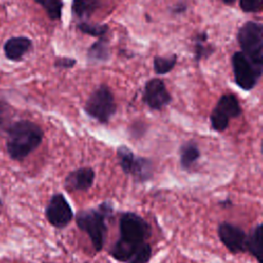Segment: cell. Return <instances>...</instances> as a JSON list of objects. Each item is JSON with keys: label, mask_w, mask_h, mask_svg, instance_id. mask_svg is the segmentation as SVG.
<instances>
[{"label": "cell", "mask_w": 263, "mask_h": 263, "mask_svg": "<svg viewBox=\"0 0 263 263\" xmlns=\"http://www.w3.org/2000/svg\"><path fill=\"white\" fill-rule=\"evenodd\" d=\"M262 224L259 223L254 226L250 233L247 234L246 240V252L250 253L258 263H263L262 259Z\"/></svg>", "instance_id": "cell-15"}, {"label": "cell", "mask_w": 263, "mask_h": 263, "mask_svg": "<svg viewBox=\"0 0 263 263\" xmlns=\"http://www.w3.org/2000/svg\"><path fill=\"white\" fill-rule=\"evenodd\" d=\"M143 101L150 109L159 111L172 102V96L161 79L153 78L145 84Z\"/></svg>", "instance_id": "cell-11"}, {"label": "cell", "mask_w": 263, "mask_h": 263, "mask_svg": "<svg viewBox=\"0 0 263 263\" xmlns=\"http://www.w3.org/2000/svg\"><path fill=\"white\" fill-rule=\"evenodd\" d=\"M206 39H208L206 32H202L201 34H198L196 36L194 51H195V60L197 62H199L203 58H208L213 52L212 47L204 45V42L206 41Z\"/></svg>", "instance_id": "cell-21"}, {"label": "cell", "mask_w": 263, "mask_h": 263, "mask_svg": "<svg viewBox=\"0 0 263 263\" xmlns=\"http://www.w3.org/2000/svg\"><path fill=\"white\" fill-rule=\"evenodd\" d=\"M40 6L43 7L47 16L50 20H60L62 15L63 9V1L62 0H34Z\"/></svg>", "instance_id": "cell-18"}, {"label": "cell", "mask_w": 263, "mask_h": 263, "mask_svg": "<svg viewBox=\"0 0 263 263\" xmlns=\"http://www.w3.org/2000/svg\"><path fill=\"white\" fill-rule=\"evenodd\" d=\"M219 204L222 206V208H230L232 205V201L230 199H223L219 202Z\"/></svg>", "instance_id": "cell-27"}, {"label": "cell", "mask_w": 263, "mask_h": 263, "mask_svg": "<svg viewBox=\"0 0 263 263\" xmlns=\"http://www.w3.org/2000/svg\"><path fill=\"white\" fill-rule=\"evenodd\" d=\"M116 157L118 163L125 175L138 183L150 181L154 176V163L151 159L138 156L125 145H120L116 149Z\"/></svg>", "instance_id": "cell-4"}, {"label": "cell", "mask_w": 263, "mask_h": 263, "mask_svg": "<svg viewBox=\"0 0 263 263\" xmlns=\"http://www.w3.org/2000/svg\"><path fill=\"white\" fill-rule=\"evenodd\" d=\"M237 40L247 58L263 68V27L256 22H247L238 30Z\"/></svg>", "instance_id": "cell-6"}, {"label": "cell", "mask_w": 263, "mask_h": 263, "mask_svg": "<svg viewBox=\"0 0 263 263\" xmlns=\"http://www.w3.org/2000/svg\"><path fill=\"white\" fill-rule=\"evenodd\" d=\"M1 204H2V202H1V199H0V206H1Z\"/></svg>", "instance_id": "cell-29"}, {"label": "cell", "mask_w": 263, "mask_h": 263, "mask_svg": "<svg viewBox=\"0 0 263 263\" xmlns=\"http://www.w3.org/2000/svg\"><path fill=\"white\" fill-rule=\"evenodd\" d=\"M45 217L50 225L63 229L73 220L74 212L64 194L54 193L45 208Z\"/></svg>", "instance_id": "cell-9"}, {"label": "cell", "mask_w": 263, "mask_h": 263, "mask_svg": "<svg viewBox=\"0 0 263 263\" xmlns=\"http://www.w3.org/2000/svg\"><path fill=\"white\" fill-rule=\"evenodd\" d=\"M200 158V150L196 142H184L179 148V160L183 170L189 171Z\"/></svg>", "instance_id": "cell-14"}, {"label": "cell", "mask_w": 263, "mask_h": 263, "mask_svg": "<svg viewBox=\"0 0 263 263\" xmlns=\"http://www.w3.org/2000/svg\"><path fill=\"white\" fill-rule=\"evenodd\" d=\"M95 171L89 166H82L71 171L65 178L64 187L69 192L87 191L93 185Z\"/></svg>", "instance_id": "cell-12"}, {"label": "cell", "mask_w": 263, "mask_h": 263, "mask_svg": "<svg viewBox=\"0 0 263 263\" xmlns=\"http://www.w3.org/2000/svg\"><path fill=\"white\" fill-rule=\"evenodd\" d=\"M112 213V204L105 201L96 208L81 210L75 215L77 227L87 234L96 252H100L104 248L108 231L106 221Z\"/></svg>", "instance_id": "cell-3"}, {"label": "cell", "mask_w": 263, "mask_h": 263, "mask_svg": "<svg viewBox=\"0 0 263 263\" xmlns=\"http://www.w3.org/2000/svg\"><path fill=\"white\" fill-rule=\"evenodd\" d=\"M186 9H187V4L185 2H183V1H181V2H179L178 4H176L173 7V12L179 14V13L184 12Z\"/></svg>", "instance_id": "cell-26"}, {"label": "cell", "mask_w": 263, "mask_h": 263, "mask_svg": "<svg viewBox=\"0 0 263 263\" xmlns=\"http://www.w3.org/2000/svg\"><path fill=\"white\" fill-rule=\"evenodd\" d=\"M83 109L89 117L102 124H107L116 113L117 107L110 88L102 84L89 95Z\"/></svg>", "instance_id": "cell-5"}, {"label": "cell", "mask_w": 263, "mask_h": 263, "mask_svg": "<svg viewBox=\"0 0 263 263\" xmlns=\"http://www.w3.org/2000/svg\"><path fill=\"white\" fill-rule=\"evenodd\" d=\"M151 235V226L140 215L124 212L119 218V238L111 246L110 256L118 262H127Z\"/></svg>", "instance_id": "cell-1"}, {"label": "cell", "mask_w": 263, "mask_h": 263, "mask_svg": "<svg viewBox=\"0 0 263 263\" xmlns=\"http://www.w3.org/2000/svg\"><path fill=\"white\" fill-rule=\"evenodd\" d=\"M152 256V247L149 242L145 241L134 253L126 263H148Z\"/></svg>", "instance_id": "cell-22"}, {"label": "cell", "mask_w": 263, "mask_h": 263, "mask_svg": "<svg viewBox=\"0 0 263 263\" xmlns=\"http://www.w3.org/2000/svg\"><path fill=\"white\" fill-rule=\"evenodd\" d=\"M263 0H240V8L245 12H258L261 10Z\"/></svg>", "instance_id": "cell-23"}, {"label": "cell", "mask_w": 263, "mask_h": 263, "mask_svg": "<svg viewBox=\"0 0 263 263\" xmlns=\"http://www.w3.org/2000/svg\"><path fill=\"white\" fill-rule=\"evenodd\" d=\"M76 64V60L71 59V58H66V57H62V58H58L54 62V66L58 68H63V69H68V68H72L74 67V65Z\"/></svg>", "instance_id": "cell-25"}, {"label": "cell", "mask_w": 263, "mask_h": 263, "mask_svg": "<svg viewBox=\"0 0 263 263\" xmlns=\"http://www.w3.org/2000/svg\"><path fill=\"white\" fill-rule=\"evenodd\" d=\"M43 129L30 120L13 122L7 130L6 149L11 159L21 161L35 151L43 140Z\"/></svg>", "instance_id": "cell-2"}, {"label": "cell", "mask_w": 263, "mask_h": 263, "mask_svg": "<svg viewBox=\"0 0 263 263\" xmlns=\"http://www.w3.org/2000/svg\"><path fill=\"white\" fill-rule=\"evenodd\" d=\"M218 236L231 254L246 252L247 233L239 226L229 222H222L218 226Z\"/></svg>", "instance_id": "cell-10"}, {"label": "cell", "mask_w": 263, "mask_h": 263, "mask_svg": "<svg viewBox=\"0 0 263 263\" xmlns=\"http://www.w3.org/2000/svg\"><path fill=\"white\" fill-rule=\"evenodd\" d=\"M225 4H233L236 0H222Z\"/></svg>", "instance_id": "cell-28"}, {"label": "cell", "mask_w": 263, "mask_h": 263, "mask_svg": "<svg viewBox=\"0 0 263 263\" xmlns=\"http://www.w3.org/2000/svg\"><path fill=\"white\" fill-rule=\"evenodd\" d=\"M110 55V49L108 45V40L104 37L95 42L87 50V57L89 60L95 62H104L107 61Z\"/></svg>", "instance_id": "cell-16"}, {"label": "cell", "mask_w": 263, "mask_h": 263, "mask_svg": "<svg viewBox=\"0 0 263 263\" xmlns=\"http://www.w3.org/2000/svg\"><path fill=\"white\" fill-rule=\"evenodd\" d=\"M147 130V125L145 122L143 121H135L134 123H132V125L128 127V132L130 137L135 138V139H139L141 138Z\"/></svg>", "instance_id": "cell-24"}, {"label": "cell", "mask_w": 263, "mask_h": 263, "mask_svg": "<svg viewBox=\"0 0 263 263\" xmlns=\"http://www.w3.org/2000/svg\"><path fill=\"white\" fill-rule=\"evenodd\" d=\"M232 68L235 82L243 90L253 89L262 74V68L254 65L241 51L233 54Z\"/></svg>", "instance_id": "cell-8"}, {"label": "cell", "mask_w": 263, "mask_h": 263, "mask_svg": "<svg viewBox=\"0 0 263 263\" xmlns=\"http://www.w3.org/2000/svg\"><path fill=\"white\" fill-rule=\"evenodd\" d=\"M99 7V0H72V12L80 17H89Z\"/></svg>", "instance_id": "cell-17"}, {"label": "cell", "mask_w": 263, "mask_h": 263, "mask_svg": "<svg viewBox=\"0 0 263 263\" xmlns=\"http://www.w3.org/2000/svg\"><path fill=\"white\" fill-rule=\"evenodd\" d=\"M177 63V55L172 54L168 57H155L153 60L154 71L156 74H166L175 67Z\"/></svg>", "instance_id": "cell-19"}, {"label": "cell", "mask_w": 263, "mask_h": 263, "mask_svg": "<svg viewBox=\"0 0 263 263\" xmlns=\"http://www.w3.org/2000/svg\"><path fill=\"white\" fill-rule=\"evenodd\" d=\"M77 28L84 34L93 36V37H104L108 32V25L106 24H92L87 22H82L77 25Z\"/></svg>", "instance_id": "cell-20"}, {"label": "cell", "mask_w": 263, "mask_h": 263, "mask_svg": "<svg viewBox=\"0 0 263 263\" xmlns=\"http://www.w3.org/2000/svg\"><path fill=\"white\" fill-rule=\"evenodd\" d=\"M33 46V42L26 36H16L7 39L3 45V51L7 60L20 62Z\"/></svg>", "instance_id": "cell-13"}, {"label": "cell", "mask_w": 263, "mask_h": 263, "mask_svg": "<svg viewBox=\"0 0 263 263\" xmlns=\"http://www.w3.org/2000/svg\"><path fill=\"white\" fill-rule=\"evenodd\" d=\"M241 114V107L237 98L232 93L223 95L214 107L211 116V127L215 132H224L231 118H236Z\"/></svg>", "instance_id": "cell-7"}]
</instances>
